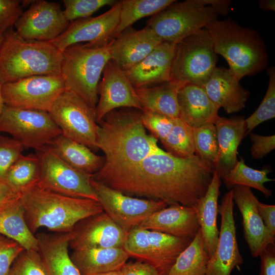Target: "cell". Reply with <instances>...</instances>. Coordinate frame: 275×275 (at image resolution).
<instances>
[{
  "instance_id": "cell-8",
  "label": "cell",
  "mask_w": 275,
  "mask_h": 275,
  "mask_svg": "<svg viewBox=\"0 0 275 275\" xmlns=\"http://www.w3.org/2000/svg\"><path fill=\"white\" fill-rule=\"evenodd\" d=\"M218 57L205 28L176 43L171 80L202 87L216 68Z\"/></svg>"
},
{
  "instance_id": "cell-25",
  "label": "cell",
  "mask_w": 275,
  "mask_h": 275,
  "mask_svg": "<svg viewBox=\"0 0 275 275\" xmlns=\"http://www.w3.org/2000/svg\"><path fill=\"white\" fill-rule=\"evenodd\" d=\"M178 101L180 118L192 128L207 124H215L219 118V108L203 89L186 83L179 90Z\"/></svg>"
},
{
  "instance_id": "cell-9",
  "label": "cell",
  "mask_w": 275,
  "mask_h": 275,
  "mask_svg": "<svg viewBox=\"0 0 275 275\" xmlns=\"http://www.w3.org/2000/svg\"><path fill=\"white\" fill-rule=\"evenodd\" d=\"M6 132L24 148L40 151L62 131L48 112L4 106L0 115V133Z\"/></svg>"
},
{
  "instance_id": "cell-54",
  "label": "cell",
  "mask_w": 275,
  "mask_h": 275,
  "mask_svg": "<svg viewBox=\"0 0 275 275\" xmlns=\"http://www.w3.org/2000/svg\"><path fill=\"white\" fill-rule=\"evenodd\" d=\"M2 84L0 82V115L5 106V103L4 102V100H3L2 94Z\"/></svg>"
},
{
  "instance_id": "cell-17",
  "label": "cell",
  "mask_w": 275,
  "mask_h": 275,
  "mask_svg": "<svg viewBox=\"0 0 275 275\" xmlns=\"http://www.w3.org/2000/svg\"><path fill=\"white\" fill-rule=\"evenodd\" d=\"M128 232L104 211L78 222L68 232L69 246L81 249L123 248Z\"/></svg>"
},
{
  "instance_id": "cell-4",
  "label": "cell",
  "mask_w": 275,
  "mask_h": 275,
  "mask_svg": "<svg viewBox=\"0 0 275 275\" xmlns=\"http://www.w3.org/2000/svg\"><path fill=\"white\" fill-rule=\"evenodd\" d=\"M204 28L211 37L214 51L225 59L230 72L239 80L267 67L266 46L257 31L242 26L230 18L214 19Z\"/></svg>"
},
{
  "instance_id": "cell-43",
  "label": "cell",
  "mask_w": 275,
  "mask_h": 275,
  "mask_svg": "<svg viewBox=\"0 0 275 275\" xmlns=\"http://www.w3.org/2000/svg\"><path fill=\"white\" fill-rule=\"evenodd\" d=\"M175 118L148 111L142 112V120L145 128L161 142L171 130Z\"/></svg>"
},
{
  "instance_id": "cell-34",
  "label": "cell",
  "mask_w": 275,
  "mask_h": 275,
  "mask_svg": "<svg viewBox=\"0 0 275 275\" xmlns=\"http://www.w3.org/2000/svg\"><path fill=\"white\" fill-rule=\"evenodd\" d=\"M174 0L121 1L119 21L113 39L145 17L152 16L165 9Z\"/></svg>"
},
{
  "instance_id": "cell-46",
  "label": "cell",
  "mask_w": 275,
  "mask_h": 275,
  "mask_svg": "<svg viewBox=\"0 0 275 275\" xmlns=\"http://www.w3.org/2000/svg\"><path fill=\"white\" fill-rule=\"evenodd\" d=\"M250 139L253 143L250 150L253 158L261 159L275 148L274 135L263 136L252 133Z\"/></svg>"
},
{
  "instance_id": "cell-2",
  "label": "cell",
  "mask_w": 275,
  "mask_h": 275,
  "mask_svg": "<svg viewBox=\"0 0 275 275\" xmlns=\"http://www.w3.org/2000/svg\"><path fill=\"white\" fill-rule=\"evenodd\" d=\"M142 112L114 110L98 124L97 146L104 154L98 177L126 169L140 162L156 150L158 140L148 134Z\"/></svg>"
},
{
  "instance_id": "cell-38",
  "label": "cell",
  "mask_w": 275,
  "mask_h": 275,
  "mask_svg": "<svg viewBox=\"0 0 275 275\" xmlns=\"http://www.w3.org/2000/svg\"><path fill=\"white\" fill-rule=\"evenodd\" d=\"M196 154L203 160L214 164L218 153L216 129L214 124H207L193 128Z\"/></svg>"
},
{
  "instance_id": "cell-52",
  "label": "cell",
  "mask_w": 275,
  "mask_h": 275,
  "mask_svg": "<svg viewBox=\"0 0 275 275\" xmlns=\"http://www.w3.org/2000/svg\"><path fill=\"white\" fill-rule=\"evenodd\" d=\"M260 7L264 10H275L274 0H261L259 2Z\"/></svg>"
},
{
  "instance_id": "cell-55",
  "label": "cell",
  "mask_w": 275,
  "mask_h": 275,
  "mask_svg": "<svg viewBox=\"0 0 275 275\" xmlns=\"http://www.w3.org/2000/svg\"><path fill=\"white\" fill-rule=\"evenodd\" d=\"M3 38H4L3 34H2V33H0V46H1V45L2 44V42H3Z\"/></svg>"
},
{
  "instance_id": "cell-47",
  "label": "cell",
  "mask_w": 275,
  "mask_h": 275,
  "mask_svg": "<svg viewBox=\"0 0 275 275\" xmlns=\"http://www.w3.org/2000/svg\"><path fill=\"white\" fill-rule=\"evenodd\" d=\"M259 275H275V244H269L262 251Z\"/></svg>"
},
{
  "instance_id": "cell-41",
  "label": "cell",
  "mask_w": 275,
  "mask_h": 275,
  "mask_svg": "<svg viewBox=\"0 0 275 275\" xmlns=\"http://www.w3.org/2000/svg\"><path fill=\"white\" fill-rule=\"evenodd\" d=\"M63 10L66 19L70 22L77 19L87 18L101 8L113 6L114 0H64Z\"/></svg>"
},
{
  "instance_id": "cell-48",
  "label": "cell",
  "mask_w": 275,
  "mask_h": 275,
  "mask_svg": "<svg viewBox=\"0 0 275 275\" xmlns=\"http://www.w3.org/2000/svg\"><path fill=\"white\" fill-rule=\"evenodd\" d=\"M120 270L122 275H160L152 266L139 261L125 263Z\"/></svg>"
},
{
  "instance_id": "cell-39",
  "label": "cell",
  "mask_w": 275,
  "mask_h": 275,
  "mask_svg": "<svg viewBox=\"0 0 275 275\" xmlns=\"http://www.w3.org/2000/svg\"><path fill=\"white\" fill-rule=\"evenodd\" d=\"M269 82L266 94L257 109L245 120L248 134L257 126L275 117V68H267Z\"/></svg>"
},
{
  "instance_id": "cell-19",
  "label": "cell",
  "mask_w": 275,
  "mask_h": 275,
  "mask_svg": "<svg viewBox=\"0 0 275 275\" xmlns=\"http://www.w3.org/2000/svg\"><path fill=\"white\" fill-rule=\"evenodd\" d=\"M232 189L233 201L242 215L244 238L252 256L258 257L268 244H275V236L264 225L257 208L258 200L251 188L236 185Z\"/></svg>"
},
{
  "instance_id": "cell-11",
  "label": "cell",
  "mask_w": 275,
  "mask_h": 275,
  "mask_svg": "<svg viewBox=\"0 0 275 275\" xmlns=\"http://www.w3.org/2000/svg\"><path fill=\"white\" fill-rule=\"evenodd\" d=\"M65 90L61 74L39 75L3 84L2 94L8 106L48 112Z\"/></svg>"
},
{
  "instance_id": "cell-30",
  "label": "cell",
  "mask_w": 275,
  "mask_h": 275,
  "mask_svg": "<svg viewBox=\"0 0 275 275\" xmlns=\"http://www.w3.org/2000/svg\"><path fill=\"white\" fill-rule=\"evenodd\" d=\"M47 147L70 167L90 175L97 172L104 163V157L62 134L55 138Z\"/></svg>"
},
{
  "instance_id": "cell-21",
  "label": "cell",
  "mask_w": 275,
  "mask_h": 275,
  "mask_svg": "<svg viewBox=\"0 0 275 275\" xmlns=\"http://www.w3.org/2000/svg\"><path fill=\"white\" fill-rule=\"evenodd\" d=\"M175 46V43L162 42L139 63L124 70L135 89L171 80Z\"/></svg>"
},
{
  "instance_id": "cell-20",
  "label": "cell",
  "mask_w": 275,
  "mask_h": 275,
  "mask_svg": "<svg viewBox=\"0 0 275 275\" xmlns=\"http://www.w3.org/2000/svg\"><path fill=\"white\" fill-rule=\"evenodd\" d=\"M162 42L147 25L138 31L129 28L109 42L111 60L126 70L141 62Z\"/></svg>"
},
{
  "instance_id": "cell-10",
  "label": "cell",
  "mask_w": 275,
  "mask_h": 275,
  "mask_svg": "<svg viewBox=\"0 0 275 275\" xmlns=\"http://www.w3.org/2000/svg\"><path fill=\"white\" fill-rule=\"evenodd\" d=\"M64 136L97 151L95 110L74 93L65 90L48 112Z\"/></svg>"
},
{
  "instance_id": "cell-23",
  "label": "cell",
  "mask_w": 275,
  "mask_h": 275,
  "mask_svg": "<svg viewBox=\"0 0 275 275\" xmlns=\"http://www.w3.org/2000/svg\"><path fill=\"white\" fill-rule=\"evenodd\" d=\"M229 69L216 67L206 82L201 87L218 108L231 114L245 107L250 92L243 88Z\"/></svg>"
},
{
  "instance_id": "cell-42",
  "label": "cell",
  "mask_w": 275,
  "mask_h": 275,
  "mask_svg": "<svg viewBox=\"0 0 275 275\" xmlns=\"http://www.w3.org/2000/svg\"><path fill=\"white\" fill-rule=\"evenodd\" d=\"M24 148L15 139L0 133V178L4 180L10 168L22 155Z\"/></svg>"
},
{
  "instance_id": "cell-50",
  "label": "cell",
  "mask_w": 275,
  "mask_h": 275,
  "mask_svg": "<svg viewBox=\"0 0 275 275\" xmlns=\"http://www.w3.org/2000/svg\"><path fill=\"white\" fill-rule=\"evenodd\" d=\"M20 195L4 180L0 182V209L20 199Z\"/></svg>"
},
{
  "instance_id": "cell-3",
  "label": "cell",
  "mask_w": 275,
  "mask_h": 275,
  "mask_svg": "<svg viewBox=\"0 0 275 275\" xmlns=\"http://www.w3.org/2000/svg\"><path fill=\"white\" fill-rule=\"evenodd\" d=\"M20 194L25 219L34 234L41 227L68 233L80 221L103 211L97 201L63 195L45 188L38 182Z\"/></svg>"
},
{
  "instance_id": "cell-18",
  "label": "cell",
  "mask_w": 275,
  "mask_h": 275,
  "mask_svg": "<svg viewBox=\"0 0 275 275\" xmlns=\"http://www.w3.org/2000/svg\"><path fill=\"white\" fill-rule=\"evenodd\" d=\"M102 75L98 85L100 96L95 108L97 124L108 113L117 108H134L143 112L135 88L124 71L112 60L106 64Z\"/></svg>"
},
{
  "instance_id": "cell-14",
  "label": "cell",
  "mask_w": 275,
  "mask_h": 275,
  "mask_svg": "<svg viewBox=\"0 0 275 275\" xmlns=\"http://www.w3.org/2000/svg\"><path fill=\"white\" fill-rule=\"evenodd\" d=\"M59 3L44 0L34 1L16 21L17 34L28 40L50 42L68 27Z\"/></svg>"
},
{
  "instance_id": "cell-12",
  "label": "cell",
  "mask_w": 275,
  "mask_h": 275,
  "mask_svg": "<svg viewBox=\"0 0 275 275\" xmlns=\"http://www.w3.org/2000/svg\"><path fill=\"white\" fill-rule=\"evenodd\" d=\"M37 154L40 164L38 183L41 186L66 196L98 201L91 184L92 175L70 167L47 147Z\"/></svg>"
},
{
  "instance_id": "cell-53",
  "label": "cell",
  "mask_w": 275,
  "mask_h": 275,
  "mask_svg": "<svg viewBox=\"0 0 275 275\" xmlns=\"http://www.w3.org/2000/svg\"><path fill=\"white\" fill-rule=\"evenodd\" d=\"M95 275H122V274H121V270L120 269V270H115V271H109V272H104V273H99V274H97Z\"/></svg>"
},
{
  "instance_id": "cell-6",
  "label": "cell",
  "mask_w": 275,
  "mask_h": 275,
  "mask_svg": "<svg viewBox=\"0 0 275 275\" xmlns=\"http://www.w3.org/2000/svg\"><path fill=\"white\" fill-rule=\"evenodd\" d=\"M109 43L102 46L78 43L62 52L61 75L65 90L76 94L95 110L99 99V79L111 60Z\"/></svg>"
},
{
  "instance_id": "cell-1",
  "label": "cell",
  "mask_w": 275,
  "mask_h": 275,
  "mask_svg": "<svg viewBox=\"0 0 275 275\" xmlns=\"http://www.w3.org/2000/svg\"><path fill=\"white\" fill-rule=\"evenodd\" d=\"M214 171L212 164L196 154L180 158L159 147L139 163L95 180L128 196L194 207L205 194Z\"/></svg>"
},
{
  "instance_id": "cell-28",
  "label": "cell",
  "mask_w": 275,
  "mask_h": 275,
  "mask_svg": "<svg viewBox=\"0 0 275 275\" xmlns=\"http://www.w3.org/2000/svg\"><path fill=\"white\" fill-rule=\"evenodd\" d=\"M221 179L217 171L214 170L205 194L194 207L196 211L206 250L210 257L215 250L219 235L217 216Z\"/></svg>"
},
{
  "instance_id": "cell-29",
  "label": "cell",
  "mask_w": 275,
  "mask_h": 275,
  "mask_svg": "<svg viewBox=\"0 0 275 275\" xmlns=\"http://www.w3.org/2000/svg\"><path fill=\"white\" fill-rule=\"evenodd\" d=\"M185 82L171 80L151 87L135 89L144 111L180 118L179 90Z\"/></svg>"
},
{
  "instance_id": "cell-27",
  "label": "cell",
  "mask_w": 275,
  "mask_h": 275,
  "mask_svg": "<svg viewBox=\"0 0 275 275\" xmlns=\"http://www.w3.org/2000/svg\"><path fill=\"white\" fill-rule=\"evenodd\" d=\"M71 259L81 275H95L120 270L129 257L123 248L73 250Z\"/></svg>"
},
{
  "instance_id": "cell-36",
  "label": "cell",
  "mask_w": 275,
  "mask_h": 275,
  "mask_svg": "<svg viewBox=\"0 0 275 275\" xmlns=\"http://www.w3.org/2000/svg\"><path fill=\"white\" fill-rule=\"evenodd\" d=\"M269 170L264 169L257 170L247 166L242 158L237 161L233 168L223 179L227 187L242 185L259 190L265 196L271 195V191L266 188L264 184L274 180L267 177Z\"/></svg>"
},
{
  "instance_id": "cell-56",
  "label": "cell",
  "mask_w": 275,
  "mask_h": 275,
  "mask_svg": "<svg viewBox=\"0 0 275 275\" xmlns=\"http://www.w3.org/2000/svg\"><path fill=\"white\" fill-rule=\"evenodd\" d=\"M4 181V180L2 179L1 178H0V182H1L2 181Z\"/></svg>"
},
{
  "instance_id": "cell-26",
  "label": "cell",
  "mask_w": 275,
  "mask_h": 275,
  "mask_svg": "<svg viewBox=\"0 0 275 275\" xmlns=\"http://www.w3.org/2000/svg\"><path fill=\"white\" fill-rule=\"evenodd\" d=\"M48 275H81L68 252V233L35 235Z\"/></svg>"
},
{
  "instance_id": "cell-16",
  "label": "cell",
  "mask_w": 275,
  "mask_h": 275,
  "mask_svg": "<svg viewBox=\"0 0 275 275\" xmlns=\"http://www.w3.org/2000/svg\"><path fill=\"white\" fill-rule=\"evenodd\" d=\"M233 201L231 189L224 195L218 206L221 229L215 250L210 257L205 275H230L235 267L243 263L236 237Z\"/></svg>"
},
{
  "instance_id": "cell-5",
  "label": "cell",
  "mask_w": 275,
  "mask_h": 275,
  "mask_svg": "<svg viewBox=\"0 0 275 275\" xmlns=\"http://www.w3.org/2000/svg\"><path fill=\"white\" fill-rule=\"evenodd\" d=\"M0 46V82L3 85L39 75L61 74L62 52L51 43L25 40L11 28Z\"/></svg>"
},
{
  "instance_id": "cell-40",
  "label": "cell",
  "mask_w": 275,
  "mask_h": 275,
  "mask_svg": "<svg viewBox=\"0 0 275 275\" xmlns=\"http://www.w3.org/2000/svg\"><path fill=\"white\" fill-rule=\"evenodd\" d=\"M8 275H48L39 251L24 250L12 264Z\"/></svg>"
},
{
  "instance_id": "cell-44",
  "label": "cell",
  "mask_w": 275,
  "mask_h": 275,
  "mask_svg": "<svg viewBox=\"0 0 275 275\" xmlns=\"http://www.w3.org/2000/svg\"><path fill=\"white\" fill-rule=\"evenodd\" d=\"M30 1L0 0V33L13 28Z\"/></svg>"
},
{
  "instance_id": "cell-7",
  "label": "cell",
  "mask_w": 275,
  "mask_h": 275,
  "mask_svg": "<svg viewBox=\"0 0 275 275\" xmlns=\"http://www.w3.org/2000/svg\"><path fill=\"white\" fill-rule=\"evenodd\" d=\"M218 13L202 0L175 1L160 12L151 16L147 25L163 41L177 43L200 31Z\"/></svg>"
},
{
  "instance_id": "cell-45",
  "label": "cell",
  "mask_w": 275,
  "mask_h": 275,
  "mask_svg": "<svg viewBox=\"0 0 275 275\" xmlns=\"http://www.w3.org/2000/svg\"><path fill=\"white\" fill-rule=\"evenodd\" d=\"M24 250L16 241L0 234V275H8L13 262Z\"/></svg>"
},
{
  "instance_id": "cell-13",
  "label": "cell",
  "mask_w": 275,
  "mask_h": 275,
  "mask_svg": "<svg viewBox=\"0 0 275 275\" xmlns=\"http://www.w3.org/2000/svg\"><path fill=\"white\" fill-rule=\"evenodd\" d=\"M91 184L103 211L127 232L168 206L161 201L131 197L92 178Z\"/></svg>"
},
{
  "instance_id": "cell-24",
  "label": "cell",
  "mask_w": 275,
  "mask_h": 275,
  "mask_svg": "<svg viewBox=\"0 0 275 275\" xmlns=\"http://www.w3.org/2000/svg\"><path fill=\"white\" fill-rule=\"evenodd\" d=\"M217 134L218 153L214 164L223 179L237 162L238 147L246 132L245 120L241 118L220 117L214 124Z\"/></svg>"
},
{
  "instance_id": "cell-15",
  "label": "cell",
  "mask_w": 275,
  "mask_h": 275,
  "mask_svg": "<svg viewBox=\"0 0 275 275\" xmlns=\"http://www.w3.org/2000/svg\"><path fill=\"white\" fill-rule=\"evenodd\" d=\"M121 1L96 17L77 19L70 23L59 37L49 42L62 52L69 46L83 42L91 46H102L112 39L119 21Z\"/></svg>"
},
{
  "instance_id": "cell-49",
  "label": "cell",
  "mask_w": 275,
  "mask_h": 275,
  "mask_svg": "<svg viewBox=\"0 0 275 275\" xmlns=\"http://www.w3.org/2000/svg\"><path fill=\"white\" fill-rule=\"evenodd\" d=\"M257 208L264 225L270 233L275 236V206L263 204L258 200Z\"/></svg>"
},
{
  "instance_id": "cell-22",
  "label": "cell",
  "mask_w": 275,
  "mask_h": 275,
  "mask_svg": "<svg viewBox=\"0 0 275 275\" xmlns=\"http://www.w3.org/2000/svg\"><path fill=\"white\" fill-rule=\"evenodd\" d=\"M139 226L146 230L191 239L200 229L195 208L180 204L170 205L153 213Z\"/></svg>"
},
{
  "instance_id": "cell-37",
  "label": "cell",
  "mask_w": 275,
  "mask_h": 275,
  "mask_svg": "<svg viewBox=\"0 0 275 275\" xmlns=\"http://www.w3.org/2000/svg\"><path fill=\"white\" fill-rule=\"evenodd\" d=\"M168 152L180 158L191 157L196 154L193 128L180 118H176L171 130L161 142Z\"/></svg>"
},
{
  "instance_id": "cell-32",
  "label": "cell",
  "mask_w": 275,
  "mask_h": 275,
  "mask_svg": "<svg viewBox=\"0 0 275 275\" xmlns=\"http://www.w3.org/2000/svg\"><path fill=\"white\" fill-rule=\"evenodd\" d=\"M0 234L16 241L25 250L39 251L37 239L26 223L20 199L0 209Z\"/></svg>"
},
{
  "instance_id": "cell-31",
  "label": "cell",
  "mask_w": 275,
  "mask_h": 275,
  "mask_svg": "<svg viewBox=\"0 0 275 275\" xmlns=\"http://www.w3.org/2000/svg\"><path fill=\"white\" fill-rule=\"evenodd\" d=\"M150 265L160 275H167L181 253L192 240L147 230Z\"/></svg>"
},
{
  "instance_id": "cell-51",
  "label": "cell",
  "mask_w": 275,
  "mask_h": 275,
  "mask_svg": "<svg viewBox=\"0 0 275 275\" xmlns=\"http://www.w3.org/2000/svg\"><path fill=\"white\" fill-rule=\"evenodd\" d=\"M206 5L210 6L218 14L225 15L229 11L230 1L228 0H202Z\"/></svg>"
},
{
  "instance_id": "cell-35",
  "label": "cell",
  "mask_w": 275,
  "mask_h": 275,
  "mask_svg": "<svg viewBox=\"0 0 275 275\" xmlns=\"http://www.w3.org/2000/svg\"><path fill=\"white\" fill-rule=\"evenodd\" d=\"M40 171L37 154L22 155L10 168L4 180L21 193L39 181Z\"/></svg>"
},
{
  "instance_id": "cell-33",
  "label": "cell",
  "mask_w": 275,
  "mask_h": 275,
  "mask_svg": "<svg viewBox=\"0 0 275 275\" xmlns=\"http://www.w3.org/2000/svg\"><path fill=\"white\" fill-rule=\"evenodd\" d=\"M209 259L200 228L167 275H205Z\"/></svg>"
}]
</instances>
